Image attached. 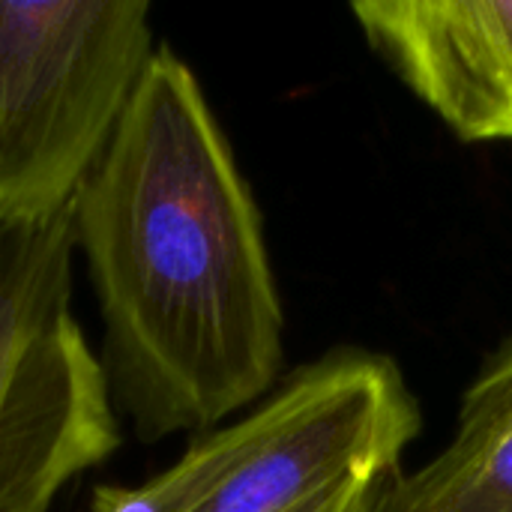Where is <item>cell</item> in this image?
<instances>
[{
  "mask_svg": "<svg viewBox=\"0 0 512 512\" xmlns=\"http://www.w3.org/2000/svg\"><path fill=\"white\" fill-rule=\"evenodd\" d=\"M420 426L396 360L336 348L237 420V456L195 512H381Z\"/></svg>",
  "mask_w": 512,
  "mask_h": 512,
  "instance_id": "4",
  "label": "cell"
},
{
  "mask_svg": "<svg viewBox=\"0 0 512 512\" xmlns=\"http://www.w3.org/2000/svg\"><path fill=\"white\" fill-rule=\"evenodd\" d=\"M381 512H512V336L462 396L447 447L402 474Z\"/></svg>",
  "mask_w": 512,
  "mask_h": 512,
  "instance_id": "6",
  "label": "cell"
},
{
  "mask_svg": "<svg viewBox=\"0 0 512 512\" xmlns=\"http://www.w3.org/2000/svg\"><path fill=\"white\" fill-rule=\"evenodd\" d=\"M114 408L144 444L213 432L282 369V303L255 195L204 96L156 48L69 204Z\"/></svg>",
  "mask_w": 512,
  "mask_h": 512,
  "instance_id": "1",
  "label": "cell"
},
{
  "mask_svg": "<svg viewBox=\"0 0 512 512\" xmlns=\"http://www.w3.org/2000/svg\"><path fill=\"white\" fill-rule=\"evenodd\" d=\"M237 423L198 435V441L153 480L123 489L99 486L90 512H195L219 486L237 456Z\"/></svg>",
  "mask_w": 512,
  "mask_h": 512,
  "instance_id": "7",
  "label": "cell"
},
{
  "mask_svg": "<svg viewBox=\"0 0 512 512\" xmlns=\"http://www.w3.org/2000/svg\"><path fill=\"white\" fill-rule=\"evenodd\" d=\"M153 54L144 0H0V222L69 213Z\"/></svg>",
  "mask_w": 512,
  "mask_h": 512,
  "instance_id": "2",
  "label": "cell"
},
{
  "mask_svg": "<svg viewBox=\"0 0 512 512\" xmlns=\"http://www.w3.org/2000/svg\"><path fill=\"white\" fill-rule=\"evenodd\" d=\"M351 12L462 141H512V0H357Z\"/></svg>",
  "mask_w": 512,
  "mask_h": 512,
  "instance_id": "5",
  "label": "cell"
},
{
  "mask_svg": "<svg viewBox=\"0 0 512 512\" xmlns=\"http://www.w3.org/2000/svg\"><path fill=\"white\" fill-rule=\"evenodd\" d=\"M69 213L0 222V512H51L120 447L102 360L72 315Z\"/></svg>",
  "mask_w": 512,
  "mask_h": 512,
  "instance_id": "3",
  "label": "cell"
}]
</instances>
